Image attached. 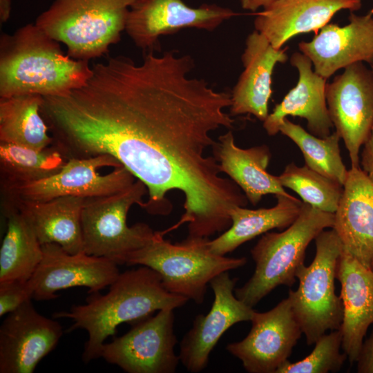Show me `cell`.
Wrapping results in <instances>:
<instances>
[{"label": "cell", "instance_id": "1", "mask_svg": "<svg viewBox=\"0 0 373 373\" xmlns=\"http://www.w3.org/2000/svg\"><path fill=\"white\" fill-rule=\"evenodd\" d=\"M194 61L171 50L124 55L92 65L86 84L62 96L43 97L41 114L52 145L67 159L109 155L147 188L143 208L166 216V194L184 195L189 234L209 236L228 226L230 211L247 198L208 155L216 130L233 127L224 110L231 93L218 91L190 73Z\"/></svg>", "mask_w": 373, "mask_h": 373}, {"label": "cell", "instance_id": "2", "mask_svg": "<svg viewBox=\"0 0 373 373\" xmlns=\"http://www.w3.org/2000/svg\"><path fill=\"white\" fill-rule=\"evenodd\" d=\"M90 294L84 304L53 315L73 321L68 332L83 329L88 332L82 354L84 363L100 358L106 339L115 335L120 324L137 323L156 311L175 309L189 300L167 291L160 274L146 266L120 273L106 294Z\"/></svg>", "mask_w": 373, "mask_h": 373}, {"label": "cell", "instance_id": "3", "mask_svg": "<svg viewBox=\"0 0 373 373\" xmlns=\"http://www.w3.org/2000/svg\"><path fill=\"white\" fill-rule=\"evenodd\" d=\"M89 61L63 52L35 23L0 37V97L21 95L62 96L84 86L92 76Z\"/></svg>", "mask_w": 373, "mask_h": 373}, {"label": "cell", "instance_id": "4", "mask_svg": "<svg viewBox=\"0 0 373 373\" xmlns=\"http://www.w3.org/2000/svg\"><path fill=\"white\" fill-rule=\"evenodd\" d=\"M164 233L155 231L144 246L126 255L121 265H139L155 270L167 291L197 304L203 303L207 285L213 278L247 263L245 257L230 258L211 252L209 238L188 236L172 243L164 238Z\"/></svg>", "mask_w": 373, "mask_h": 373}, {"label": "cell", "instance_id": "5", "mask_svg": "<svg viewBox=\"0 0 373 373\" xmlns=\"http://www.w3.org/2000/svg\"><path fill=\"white\" fill-rule=\"evenodd\" d=\"M137 0H53L35 23L77 60L90 61L120 41Z\"/></svg>", "mask_w": 373, "mask_h": 373}, {"label": "cell", "instance_id": "6", "mask_svg": "<svg viewBox=\"0 0 373 373\" xmlns=\"http://www.w3.org/2000/svg\"><path fill=\"white\" fill-rule=\"evenodd\" d=\"M334 223V213L303 202L299 216L290 226L281 232L264 233L251 249L255 270L247 282L235 288L236 296L253 307L277 287H291L304 264L307 246L321 231L333 228Z\"/></svg>", "mask_w": 373, "mask_h": 373}, {"label": "cell", "instance_id": "7", "mask_svg": "<svg viewBox=\"0 0 373 373\" xmlns=\"http://www.w3.org/2000/svg\"><path fill=\"white\" fill-rule=\"evenodd\" d=\"M316 254L309 266L301 265L296 276L298 287L289 290L295 316L308 345L315 344L328 330L340 329L343 303L335 293L334 280L342 242L334 229L323 230L315 238Z\"/></svg>", "mask_w": 373, "mask_h": 373}, {"label": "cell", "instance_id": "8", "mask_svg": "<svg viewBox=\"0 0 373 373\" xmlns=\"http://www.w3.org/2000/svg\"><path fill=\"white\" fill-rule=\"evenodd\" d=\"M146 192L145 184L136 180L117 193L85 198L81 216L84 251L120 265L126 255L148 243L155 231L143 222L131 227L126 222L133 204L143 207Z\"/></svg>", "mask_w": 373, "mask_h": 373}, {"label": "cell", "instance_id": "9", "mask_svg": "<svg viewBox=\"0 0 373 373\" xmlns=\"http://www.w3.org/2000/svg\"><path fill=\"white\" fill-rule=\"evenodd\" d=\"M135 179L115 158L99 155L68 159L55 175L2 193L3 198L39 202L69 195L101 197L126 189Z\"/></svg>", "mask_w": 373, "mask_h": 373}, {"label": "cell", "instance_id": "10", "mask_svg": "<svg viewBox=\"0 0 373 373\" xmlns=\"http://www.w3.org/2000/svg\"><path fill=\"white\" fill-rule=\"evenodd\" d=\"M172 309L135 323L122 336L102 347L100 357L128 373H174L180 362Z\"/></svg>", "mask_w": 373, "mask_h": 373}, {"label": "cell", "instance_id": "11", "mask_svg": "<svg viewBox=\"0 0 373 373\" xmlns=\"http://www.w3.org/2000/svg\"><path fill=\"white\" fill-rule=\"evenodd\" d=\"M329 117L348 152L352 167L360 166V149L373 128V70L363 62L351 64L327 83Z\"/></svg>", "mask_w": 373, "mask_h": 373}, {"label": "cell", "instance_id": "12", "mask_svg": "<svg viewBox=\"0 0 373 373\" xmlns=\"http://www.w3.org/2000/svg\"><path fill=\"white\" fill-rule=\"evenodd\" d=\"M237 15L215 3L193 8L183 0H137L130 9L125 31L137 47L148 52L160 48L162 35L189 28L213 31Z\"/></svg>", "mask_w": 373, "mask_h": 373}, {"label": "cell", "instance_id": "13", "mask_svg": "<svg viewBox=\"0 0 373 373\" xmlns=\"http://www.w3.org/2000/svg\"><path fill=\"white\" fill-rule=\"evenodd\" d=\"M251 322L247 336L226 349L249 373H276L303 333L289 297L267 312H255Z\"/></svg>", "mask_w": 373, "mask_h": 373}, {"label": "cell", "instance_id": "14", "mask_svg": "<svg viewBox=\"0 0 373 373\" xmlns=\"http://www.w3.org/2000/svg\"><path fill=\"white\" fill-rule=\"evenodd\" d=\"M43 257L30 278L33 298L49 300L58 297L57 291L75 287L88 288L90 294L109 287L118 277V265L104 257L81 251L72 254L59 245H42Z\"/></svg>", "mask_w": 373, "mask_h": 373}, {"label": "cell", "instance_id": "15", "mask_svg": "<svg viewBox=\"0 0 373 373\" xmlns=\"http://www.w3.org/2000/svg\"><path fill=\"white\" fill-rule=\"evenodd\" d=\"M237 278L228 271L210 282L214 299L206 315L198 314L180 343L179 358L190 372L198 373L207 365L209 355L222 334L233 325L251 321L255 310L234 293Z\"/></svg>", "mask_w": 373, "mask_h": 373}, {"label": "cell", "instance_id": "16", "mask_svg": "<svg viewBox=\"0 0 373 373\" xmlns=\"http://www.w3.org/2000/svg\"><path fill=\"white\" fill-rule=\"evenodd\" d=\"M60 323L39 314L31 300L6 315L0 327V373H32L57 346Z\"/></svg>", "mask_w": 373, "mask_h": 373}, {"label": "cell", "instance_id": "17", "mask_svg": "<svg viewBox=\"0 0 373 373\" xmlns=\"http://www.w3.org/2000/svg\"><path fill=\"white\" fill-rule=\"evenodd\" d=\"M348 20L343 26L328 23L312 40L298 44L314 71L327 79L354 63L373 65V8L363 15L350 12Z\"/></svg>", "mask_w": 373, "mask_h": 373}, {"label": "cell", "instance_id": "18", "mask_svg": "<svg viewBox=\"0 0 373 373\" xmlns=\"http://www.w3.org/2000/svg\"><path fill=\"white\" fill-rule=\"evenodd\" d=\"M287 48L276 49L254 30L245 41L241 56L244 70L231 92L230 114H250L264 122L269 115L272 74L278 64L288 59Z\"/></svg>", "mask_w": 373, "mask_h": 373}, {"label": "cell", "instance_id": "19", "mask_svg": "<svg viewBox=\"0 0 373 373\" xmlns=\"http://www.w3.org/2000/svg\"><path fill=\"white\" fill-rule=\"evenodd\" d=\"M362 0H278L256 14V31L276 49L298 35L316 34L338 12L361 9Z\"/></svg>", "mask_w": 373, "mask_h": 373}, {"label": "cell", "instance_id": "20", "mask_svg": "<svg viewBox=\"0 0 373 373\" xmlns=\"http://www.w3.org/2000/svg\"><path fill=\"white\" fill-rule=\"evenodd\" d=\"M290 64L298 71L297 83L274 106L263 128L269 135H275L285 119L294 116L307 121L310 133L319 137L329 135L334 125L326 101L327 79L314 71L312 61L301 52L291 55Z\"/></svg>", "mask_w": 373, "mask_h": 373}, {"label": "cell", "instance_id": "21", "mask_svg": "<svg viewBox=\"0 0 373 373\" xmlns=\"http://www.w3.org/2000/svg\"><path fill=\"white\" fill-rule=\"evenodd\" d=\"M332 229L343 249L370 269L373 260V184L361 166L348 170Z\"/></svg>", "mask_w": 373, "mask_h": 373}, {"label": "cell", "instance_id": "22", "mask_svg": "<svg viewBox=\"0 0 373 373\" xmlns=\"http://www.w3.org/2000/svg\"><path fill=\"white\" fill-rule=\"evenodd\" d=\"M336 278L341 283L342 348L351 363L357 361L363 338L373 323V272L345 249L339 257Z\"/></svg>", "mask_w": 373, "mask_h": 373}, {"label": "cell", "instance_id": "23", "mask_svg": "<svg viewBox=\"0 0 373 373\" xmlns=\"http://www.w3.org/2000/svg\"><path fill=\"white\" fill-rule=\"evenodd\" d=\"M212 151L222 173L230 177L253 205H256L267 194L290 195L278 176L267 171L271 159L270 149L267 145L240 148L235 143L233 132L229 130L218 137Z\"/></svg>", "mask_w": 373, "mask_h": 373}, {"label": "cell", "instance_id": "24", "mask_svg": "<svg viewBox=\"0 0 373 373\" xmlns=\"http://www.w3.org/2000/svg\"><path fill=\"white\" fill-rule=\"evenodd\" d=\"M3 200L28 218L41 245L56 243L72 254L84 251L81 216L85 198L69 195L44 202L10 198Z\"/></svg>", "mask_w": 373, "mask_h": 373}, {"label": "cell", "instance_id": "25", "mask_svg": "<svg viewBox=\"0 0 373 373\" xmlns=\"http://www.w3.org/2000/svg\"><path fill=\"white\" fill-rule=\"evenodd\" d=\"M276 196L277 203L270 208H233L230 212L231 227L218 238L209 240L211 251L225 256L258 236L290 226L299 216L303 202L291 195Z\"/></svg>", "mask_w": 373, "mask_h": 373}, {"label": "cell", "instance_id": "26", "mask_svg": "<svg viewBox=\"0 0 373 373\" xmlns=\"http://www.w3.org/2000/svg\"><path fill=\"white\" fill-rule=\"evenodd\" d=\"M3 208L7 230L0 249V283L29 280L42 259V245L21 211L6 200Z\"/></svg>", "mask_w": 373, "mask_h": 373}, {"label": "cell", "instance_id": "27", "mask_svg": "<svg viewBox=\"0 0 373 373\" xmlns=\"http://www.w3.org/2000/svg\"><path fill=\"white\" fill-rule=\"evenodd\" d=\"M43 97L21 95L0 97V143L44 149L52 144L41 114Z\"/></svg>", "mask_w": 373, "mask_h": 373}, {"label": "cell", "instance_id": "28", "mask_svg": "<svg viewBox=\"0 0 373 373\" xmlns=\"http://www.w3.org/2000/svg\"><path fill=\"white\" fill-rule=\"evenodd\" d=\"M67 160L52 145L39 150L0 143L1 192L52 176Z\"/></svg>", "mask_w": 373, "mask_h": 373}, {"label": "cell", "instance_id": "29", "mask_svg": "<svg viewBox=\"0 0 373 373\" xmlns=\"http://www.w3.org/2000/svg\"><path fill=\"white\" fill-rule=\"evenodd\" d=\"M279 132L296 144L307 167L344 184L348 170L341 156V137L336 131L325 137H319L287 117L280 125Z\"/></svg>", "mask_w": 373, "mask_h": 373}, {"label": "cell", "instance_id": "30", "mask_svg": "<svg viewBox=\"0 0 373 373\" xmlns=\"http://www.w3.org/2000/svg\"><path fill=\"white\" fill-rule=\"evenodd\" d=\"M278 178L283 187L296 192L304 202L325 212L336 211L343 191L339 182L294 162L287 164Z\"/></svg>", "mask_w": 373, "mask_h": 373}, {"label": "cell", "instance_id": "31", "mask_svg": "<svg viewBox=\"0 0 373 373\" xmlns=\"http://www.w3.org/2000/svg\"><path fill=\"white\" fill-rule=\"evenodd\" d=\"M342 334L340 329L323 334L315 343L312 352L295 363L287 361L276 373H327L339 371L347 358L341 353Z\"/></svg>", "mask_w": 373, "mask_h": 373}, {"label": "cell", "instance_id": "32", "mask_svg": "<svg viewBox=\"0 0 373 373\" xmlns=\"http://www.w3.org/2000/svg\"><path fill=\"white\" fill-rule=\"evenodd\" d=\"M33 298L30 280H12L0 283V316L16 310Z\"/></svg>", "mask_w": 373, "mask_h": 373}, {"label": "cell", "instance_id": "33", "mask_svg": "<svg viewBox=\"0 0 373 373\" xmlns=\"http://www.w3.org/2000/svg\"><path fill=\"white\" fill-rule=\"evenodd\" d=\"M356 361L358 372L373 373V331L363 342Z\"/></svg>", "mask_w": 373, "mask_h": 373}, {"label": "cell", "instance_id": "34", "mask_svg": "<svg viewBox=\"0 0 373 373\" xmlns=\"http://www.w3.org/2000/svg\"><path fill=\"white\" fill-rule=\"evenodd\" d=\"M362 147L360 166L373 184V128Z\"/></svg>", "mask_w": 373, "mask_h": 373}, {"label": "cell", "instance_id": "35", "mask_svg": "<svg viewBox=\"0 0 373 373\" xmlns=\"http://www.w3.org/2000/svg\"><path fill=\"white\" fill-rule=\"evenodd\" d=\"M277 1L278 0H240V3L243 9L254 12Z\"/></svg>", "mask_w": 373, "mask_h": 373}, {"label": "cell", "instance_id": "36", "mask_svg": "<svg viewBox=\"0 0 373 373\" xmlns=\"http://www.w3.org/2000/svg\"><path fill=\"white\" fill-rule=\"evenodd\" d=\"M11 13V0H0V22L6 23Z\"/></svg>", "mask_w": 373, "mask_h": 373}, {"label": "cell", "instance_id": "37", "mask_svg": "<svg viewBox=\"0 0 373 373\" xmlns=\"http://www.w3.org/2000/svg\"><path fill=\"white\" fill-rule=\"evenodd\" d=\"M370 269L373 272V260H372V263H371Z\"/></svg>", "mask_w": 373, "mask_h": 373}, {"label": "cell", "instance_id": "38", "mask_svg": "<svg viewBox=\"0 0 373 373\" xmlns=\"http://www.w3.org/2000/svg\"><path fill=\"white\" fill-rule=\"evenodd\" d=\"M370 66V68H371L372 69V70H373V65H371V66Z\"/></svg>", "mask_w": 373, "mask_h": 373}]
</instances>
